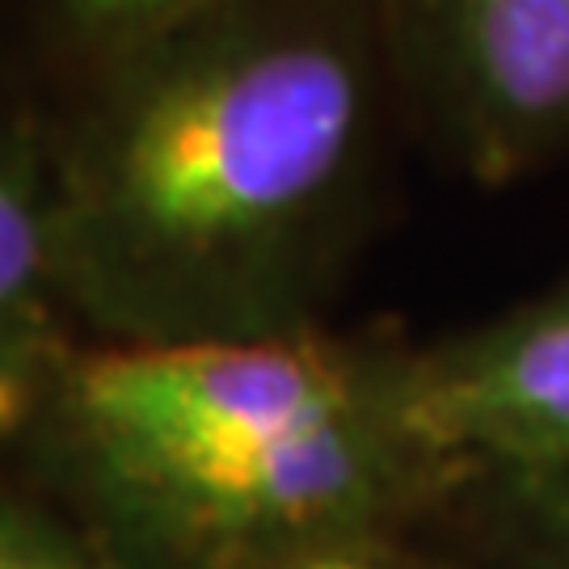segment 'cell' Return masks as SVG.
Wrapping results in <instances>:
<instances>
[{
  "label": "cell",
  "instance_id": "9c48e42d",
  "mask_svg": "<svg viewBox=\"0 0 569 569\" xmlns=\"http://www.w3.org/2000/svg\"><path fill=\"white\" fill-rule=\"evenodd\" d=\"M287 569H380V566L367 552H359L350 545V549H329V552H317V557H305V561H296V566Z\"/></svg>",
  "mask_w": 569,
  "mask_h": 569
},
{
  "label": "cell",
  "instance_id": "6da1fadb",
  "mask_svg": "<svg viewBox=\"0 0 569 569\" xmlns=\"http://www.w3.org/2000/svg\"><path fill=\"white\" fill-rule=\"evenodd\" d=\"M98 63L51 148L63 308L110 346L321 329L406 110L376 0H224Z\"/></svg>",
  "mask_w": 569,
  "mask_h": 569
},
{
  "label": "cell",
  "instance_id": "8992f818",
  "mask_svg": "<svg viewBox=\"0 0 569 569\" xmlns=\"http://www.w3.org/2000/svg\"><path fill=\"white\" fill-rule=\"evenodd\" d=\"M216 4L224 0H56V18L68 34H77L89 47L93 60H106Z\"/></svg>",
  "mask_w": 569,
  "mask_h": 569
},
{
  "label": "cell",
  "instance_id": "52a82bcc",
  "mask_svg": "<svg viewBox=\"0 0 569 569\" xmlns=\"http://www.w3.org/2000/svg\"><path fill=\"white\" fill-rule=\"evenodd\" d=\"M507 477L519 481L528 510L545 523V569H569V468Z\"/></svg>",
  "mask_w": 569,
  "mask_h": 569
},
{
  "label": "cell",
  "instance_id": "ba28073f",
  "mask_svg": "<svg viewBox=\"0 0 569 569\" xmlns=\"http://www.w3.org/2000/svg\"><path fill=\"white\" fill-rule=\"evenodd\" d=\"M0 569H89L60 536L0 507Z\"/></svg>",
  "mask_w": 569,
  "mask_h": 569
},
{
  "label": "cell",
  "instance_id": "7a4b0ae2",
  "mask_svg": "<svg viewBox=\"0 0 569 569\" xmlns=\"http://www.w3.org/2000/svg\"><path fill=\"white\" fill-rule=\"evenodd\" d=\"M84 481L143 540L211 569L296 566L468 465L413 422V346L305 329L106 346L51 376Z\"/></svg>",
  "mask_w": 569,
  "mask_h": 569
},
{
  "label": "cell",
  "instance_id": "5b68a950",
  "mask_svg": "<svg viewBox=\"0 0 569 569\" xmlns=\"http://www.w3.org/2000/svg\"><path fill=\"white\" fill-rule=\"evenodd\" d=\"M60 308L51 148L21 127H0V422L18 418L47 367Z\"/></svg>",
  "mask_w": 569,
  "mask_h": 569
},
{
  "label": "cell",
  "instance_id": "277c9868",
  "mask_svg": "<svg viewBox=\"0 0 569 569\" xmlns=\"http://www.w3.org/2000/svg\"><path fill=\"white\" fill-rule=\"evenodd\" d=\"M413 422L456 465L569 468V283L448 342L413 346Z\"/></svg>",
  "mask_w": 569,
  "mask_h": 569
},
{
  "label": "cell",
  "instance_id": "3957f363",
  "mask_svg": "<svg viewBox=\"0 0 569 569\" xmlns=\"http://www.w3.org/2000/svg\"><path fill=\"white\" fill-rule=\"evenodd\" d=\"M401 102L481 186L569 161V0H376Z\"/></svg>",
  "mask_w": 569,
  "mask_h": 569
}]
</instances>
